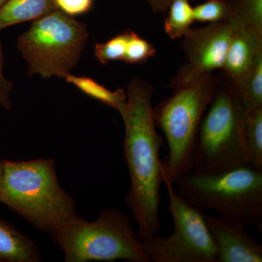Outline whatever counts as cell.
<instances>
[{
	"instance_id": "obj_9",
	"label": "cell",
	"mask_w": 262,
	"mask_h": 262,
	"mask_svg": "<svg viewBox=\"0 0 262 262\" xmlns=\"http://www.w3.org/2000/svg\"><path fill=\"white\" fill-rule=\"evenodd\" d=\"M234 32L233 27L227 21L190 29L182 42L187 63L179 69L169 87L174 91L202 76L222 70Z\"/></svg>"
},
{
	"instance_id": "obj_1",
	"label": "cell",
	"mask_w": 262,
	"mask_h": 262,
	"mask_svg": "<svg viewBox=\"0 0 262 262\" xmlns=\"http://www.w3.org/2000/svg\"><path fill=\"white\" fill-rule=\"evenodd\" d=\"M153 88L140 78L127 85V100L120 114L125 126L123 154L130 177L125 203L138 226L136 237L143 241L158 233L163 161V139L156 130L151 98Z\"/></svg>"
},
{
	"instance_id": "obj_6",
	"label": "cell",
	"mask_w": 262,
	"mask_h": 262,
	"mask_svg": "<svg viewBox=\"0 0 262 262\" xmlns=\"http://www.w3.org/2000/svg\"><path fill=\"white\" fill-rule=\"evenodd\" d=\"M51 234L66 262H151L128 215L115 208L105 209L94 222L74 215Z\"/></svg>"
},
{
	"instance_id": "obj_18",
	"label": "cell",
	"mask_w": 262,
	"mask_h": 262,
	"mask_svg": "<svg viewBox=\"0 0 262 262\" xmlns=\"http://www.w3.org/2000/svg\"><path fill=\"white\" fill-rule=\"evenodd\" d=\"M235 88L245 108L262 106V55L255 62L247 75Z\"/></svg>"
},
{
	"instance_id": "obj_3",
	"label": "cell",
	"mask_w": 262,
	"mask_h": 262,
	"mask_svg": "<svg viewBox=\"0 0 262 262\" xmlns=\"http://www.w3.org/2000/svg\"><path fill=\"white\" fill-rule=\"evenodd\" d=\"M174 184L179 195L200 211H214L246 227L261 225L262 170L251 165L219 173L190 171Z\"/></svg>"
},
{
	"instance_id": "obj_25",
	"label": "cell",
	"mask_w": 262,
	"mask_h": 262,
	"mask_svg": "<svg viewBox=\"0 0 262 262\" xmlns=\"http://www.w3.org/2000/svg\"><path fill=\"white\" fill-rule=\"evenodd\" d=\"M3 160H0V185H1L2 177H3Z\"/></svg>"
},
{
	"instance_id": "obj_14",
	"label": "cell",
	"mask_w": 262,
	"mask_h": 262,
	"mask_svg": "<svg viewBox=\"0 0 262 262\" xmlns=\"http://www.w3.org/2000/svg\"><path fill=\"white\" fill-rule=\"evenodd\" d=\"M226 21L234 31L246 29L262 34V0H228Z\"/></svg>"
},
{
	"instance_id": "obj_22",
	"label": "cell",
	"mask_w": 262,
	"mask_h": 262,
	"mask_svg": "<svg viewBox=\"0 0 262 262\" xmlns=\"http://www.w3.org/2000/svg\"><path fill=\"white\" fill-rule=\"evenodd\" d=\"M57 10L69 16L84 14L92 8L94 0H55Z\"/></svg>"
},
{
	"instance_id": "obj_4",
	"label": "cell",
	"mask_w": 262,
	"mask_h": 262,
	"mask_svg": "<svg viewBox=\"0 0 262 262\" xmlns=\"http://www.w3.org/2000/svg\"><path fill=\"white\" fill-rule=\"evenodd\" d=\"M202 118L194 146L192 171L219 173L250 165L245 141V108L235 88L221 80Z\"/></svg>"
},
{
	"instance_id": "obj_19",
	"label": "cell",
	"mask_w": 262,
	"mask_h": 262,
	"mask_svg": "<svg viewBox=\"0 0 262 262\" xmlns=\"http://www.w3.org/2000/svg\"><path fill=\"white\" fill-rule=\"evenodd\" d=\"M129 30L117 34L107 42L96 43L94 53L96 58L102 64H107L111 61H123Z\"/></svg>"
},
{
	"instance_id": "obj_10",
	"label": "cell",
	"mask_w": 262,
	"mask_h": 262,
	"mask_svg": "<svg viewBox=\"0 0 262 262\" xmlns=\"http://www.w3.org/2000/svg\"><path fill=\"white\" fill-rule=\"evenodd\" d=\"M217 251L218 262H261L262 246L241 224L205 214Z\"/></svg>"
},
{
	"instance_id": "obj_15",
	"label": "cell",
	"mask_w": 262,
	"mask_h": 262,
	"mask_svg": "<svg viewBox=\"0 0 262 262\" xmlns=\"http://www.w3.org/2000/svg\"><path fill=\"white\" fill-rule=\"evenodd\" d=\"M64 79L68 83L73 84L80 90L81 92L117 110L119 113L126 103V92L122 89L115 91H110L91 77L75 76L71 73L66 76Z\"/></svg>"
},
{
	"instance_id": "obj_21",
	"label": "cell",
	"mask_w": 262,
	"mask_h": 262,
	"mask_svg": "<svg viewBox=\"0 0 262 262\" xmlns=\"http://www.w3.org/2000/svg\"><path fill=\"white\" fill-rule=\"evenodd\" d=\"M194 21L217 23L226 21L228 17V0H207L193 8Z\"/></svg>"
},
{
	"instance_id": "obj_23",
	"label": "cell",
	"mask_w": 262,
	"mask_h": 262,
	"mask_svg": "<svg viewBox=\"0 0 262 262\" xmlns=\"http://www.w3.org/2000/svg\"><path fill=\"white\" fill-rule=\"evenodd\" d=\"M3 50L0 41V108L5 110H11L12 108V91L13 89V84L11 81L5 77L3 72Z\"/></svg>"
},
{
	"instance_id": "obj_17",
	"label": "cell",
	"mask_w": 262,
	"mask_h": 262,
	"mask_svg": "<svg viewBox=\"0 0 262 262\" xmlns=\"http://www.w3.org/2000/svg\"><path fill=\"white\" fill-rule=\"evenodd\" d=\"M190 0H173L168 8L164 21V30L170 39L184 37L194 22V12Z\"/></svg>"
},
{
	"instance_id": "obj_7",
	"label": "cell",
	"mask_w": 262,
	"mask_h": 262,
	"mask_svg": "<svg viewBox=\"0 0 262 262\" xmlns=\"http://www.w3.org/2000/svg\"><path fill=\"white\" fill-rule=\"evenodd\" d=\"M89 37L84 24L56 10L34 20L18 37L17 48L29 75L64 78L80 61Z\"/></svg>"
},
{
	"instance_id": "obj_26",
	"label": "cell",
	"mask_w": 262,
	"mask_h": 262,
	"mask_svg": "<svg viewBox=\"0 0 262 262\" xmlns=\"http://www.w3.org/2000/svg\"><path fill=\"white\" fill-rule=\"evenodd\" d=\"M8 1V0H0V8H1L3 5H4Z\"/></svg>"
},
{
	"instance_id": "obj_5",
	"label": "cell",
	"mask_w": 262,
	"mask_h": 262,
	"mask_svg": "<svg viewBox=\"0 0 262 262\" xmlns=\"http://www.w3.org/2000/svg\"><path fill=\"white\" fill-rule=\"evenodd\" d=\"M220 82L212 74L202 76L153 107L155 126L163 131L168 146L162 168L163 181L174 184L192 171L200 124Z\"/></svg>"
},
{
	"instance_id": "obj_2",
	"label": "cell",
	"mask_w": 262,
	"mask_h": 262,
	"mask_svg": "<svg viewBox=\"0 0 262 262\" xmlns=\"http://www.w3.org/2000/svg\"><path fill=\"white\" fill-rule=\"evenodd\" d=\"M0 202L36 229L53 232L76 215L75 201L60 186L55 160H3Z\"/></svg>"
},
{
	"instance_id": "obj_16",
	"label": "cell",
	"mask_w": 262,
	"mask_h": 262,
	"mask_svg": "<svg viewBox=\"0 0 262 262\" xmlns=\"http://www.w3.org/2000/svg\"><path fill=\"white\" fill-rule=\"evenodd\" d=\"M244 135L250 165L262 170V106L246 110Z\"/></svg>"
},
{
	"instance_id": "obj_11",
	"label": "cell",
	"mask_w": 262,
	"mask_h": 262,
	"mask_svg": "<svg viewBox=\"0 0 262 262\" xmlns=\"http://www.w3.org/2000/svg\"><path fill=\"white\" fill-rule=\"evenodd\" d=\"M261 55L262 34L246 29L234 31L222 70L223 77L237 87Z\"/></svg>"
},
{
	"instance_id": "obj_13",
	"label": "cell",
	"mask_w": 262,
	"mask_h": 262,
	"mask_svg": "<svg viewBox=\"0 0 262 262\" xmlns=\"http://www.w3.org/2000/svg\"><path fill=\"white\" fill-rule=\"evenodd\" d=\"M56 10L55 0H8L0 8V31L37 20Z\"/></svg>"
},
{
	"instance_id": "obj_12",
	"label": "cell",
	"mask_w": 262,
	"mask_h": 262,
	"mask_svg": "<svg viewBox=\"0 0 262 262\" xmlns=\"http://www.w3.org/2000/svg\"><path fill=\"white\" fill-rule=\"evenodd\" d=\"M40 252L35 244L15 229L0 220V262H38Z\"/></svg>"
},
{
	"instance_id": "obj_24",
	"label": "cell",
	"mask_w": 262,
	"mask_h": 262,
	"mask_svg": "<svg viewBox=\"0 0 262 262\" xmlns=\"http://www.w3.org/2000/svg\"><path fill=\"white\" fill-rule=\"evenodd\" d=\"M155 13H164L168 10L173 0H146Z\"/></svg>"
},
{
	"instance_id": "obj_8",
	"label": "cell",
	"mask_w": 262,
	"mask_h": 262,
	"mask_svg": "<svg viewBox=\"0 0 262 262\" xmlns=\"http://www.w3.org/2000/svg\"><path fill=\"white\" fill-rule=\"evenodd\" d=\"M174 230L168 237L155 235L141 241L151 261L218 262L217 251L205 214L181 198L168 181H163Z\"/></svg>"
},
{
	"instance_id": "obj_20",
	"label": "cell",
	"mask_w": 262,
	"mask_h": 262,
	"mask_svg": "<svg viewBox=\"0 0 262 262\" xmlns=\"http://www.w3.org/2000/svg\"><path fill=\"white\" fill-rule=\"evenodd\" d=\"M155 53L156 48L151 43L141 37L134 31L129 30L123 61L130 64L143 63L151 57L154 56Z\"/></svg>"
}]
</instances>
